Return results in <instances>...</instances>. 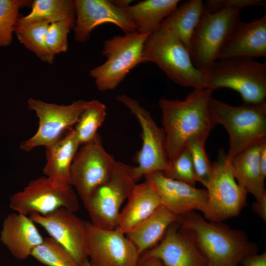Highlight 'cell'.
I'll return each mask as SVG.
<instances>
[{
    "label": "cell",
    "mask_w": 266,
    "mask_h": 266,
    "mask_svg": "<svg viewBox=\"0 0 266 266\" xmlns=\"http://www.w3.org/2000/svg\"><path fill=\"white\" fill-rule=\"evenodd\" d=\"M212 93L206 88L196 89L182 100L159 99L169 163L186 148L189 139L195 137L205 143L217 124L209 106Z\"/></svg>",
    "instance_id": "1"
},
{
    "label": "cell",
    "mask_w": 266,
    "mask_h": 266,
    "mask_svg": "<svg viewBox=\"0 0 266 266\" xmlns=\"http://www.w3.org/2000/svg\"><path fill=\"white\" fill-rule=\"evenodd\" d=\"M178 221L191 233L208 266H239L245 257L257 253L256 246L244 233L221 222L208 221L193 211Z\"/></svg>",
    "instance_id": "2"
},
{
    "label": "cell",
    "mask_w": 266,
    "mask_h": 266,
    "mask_svg": "<svg viewBox=\"0 0 266 266\" xmlns=\"http://www.w3.org/2000/svg\"><path fill=\"white\" fill-rule=\"evenodd\" d=\"M143 63L155 64L179 85L205 88V73L195 66L188 49L169 30L159 27L148 35L142 50Z\"/></svg>",
    "instance_id": "3"
},
{
    "label": "cell",
    "mask_w": 266,
    "mask_h": 266,
    "mask_svg": "<svg viewBox=\"0 0 266 266\" xmlns=\"http://www.w3.org/2000/svg\"><path fill=\"white\" fill-rule=\"evenodd\" d=\"M209 106L217 124H221L228 133L226 156L230 161L244 150L266 140V101L233 106L212 97Z\"/></svg>",
    "instance_id": "4"
},
{
    "label": "cell",
    "mask_w": 266,
    "mask_h": 266,
    "mask_svg": "<svg viewBox=\"0 0 266 266\" xmlns=\"http://www.w3.org/2000/svg\"><path fill=\"white\" fill-rule=\"evenodd\" d=\"M204 73L205 88L232 89L245 103L266 101V63L242 57L219 59Z\"/></svg>",
    "instance_id": "5"
},
{
    "label": "cell",
    "mask_w": 266,
    "mask_h": 266,
    "mask_svg": "<svg viewBox=\"0 0 266 266\" xmlns=\"http://www.w3.org/2000/svg\"><path fill=\"white\" fill-rule=\"evenodd\" d=\"M241 10L222 8L203 11L189 45L192 62L205 73L218 60L219 54L240 20Z\"/></svg>",
    "instance_id": "6"
},
{
    "label": "cell",
    "mask_w": 266,
    "mask_h": 266,
    "mask_svg": "<svg viewBox=\"0 0 266 266\" xmlns=\"http://www.w3.org/2000/svg\"><path fill=\"white\" fill-rule=\"evenodd\" d=\"M149 34L137 31L115 35L104 41L102 55L106 60L89 72L98 90L115 89L141 63L143 46Z\"/></svg>",
    "instance_id": "7"
},
{
    "label": "cell",
    "mask_w": 266,
    "mask_h": 266,
    "mask_svg": "<svg viewBox=\"0 0 266 266\" xmlns=\"http://www.w3.org/2000/svg\"><path fill=\"white\" fill-rule=\"evenodd\" d=\"M133 166L116 161L106 179L90 194L84 205L91 223L104 229H115L121 205L136 184Z\"/></svg>",
    "instance_id": "8"
},
{
    "label": "cell",
    "mask_w": 266,
    "mask_h": 266,
    "mask_svg": "<svg viewBox=\"0 0 266 266\" xmlns=\"http://www.w3.org/2000/svg\"><path fill=\"white\" fill-rule=\"evenodd\" d=\"M212 165L207 192V209L204 215L208 221L221 222L235 217L246 203V191L234 178L231 162L223 152Z\"/></svg>",
    "instance_id": "9"
},
{
    "label": "cell",
    "mask_w": 266,
    "mask_h": 266,
    "mask_svg": "<svg viewBox=\"0 0 266 266\" xmlns=\"http://www.w3.org/2000/svg\"><path fill=\"white\" fill-rule=\"evenodd\" d=\"M116 99L134 115L142 130V145L135 156L137 166H133L135 181L151 172H165L169 160L163 129L157 125L150 113L135 99L126 95H118Z\"/></svg>",
    "instance_id": "10"
},
{
    "label": "cell",
    "mask_w": 266,
    "mask_h": 266,
    "mask_svg": "<svg viewBox=\"0 0 266 266\" xmlns=\"http://www.w3.org/2000/svg\"><path fill=\"white\" fill-rule=\"evenodd\" d=\"M89 100H77L68 105L48 103L30 98L28 106L33 110L39 119L37 131L31 138L22 141V150L29 152L36 147H49L58 141L67 130L76 124L88 106Z\"/></svg>",
    "instance_id": "11"
},
{
    "label": "cell",
    "mask_w": 266,
    "mask_h": 266,
    "mask_svg": "<svg viewBox=\"0 0 266 266\" xmlns=\"http://www.w3.org/2000/svg\"><path fill=\"white\" fill-rule=\"evenodd\" d=\"M9 206L14 212L27 216L45 215L61 208L75 212L79 203L71 186L55 184L43 176L31 181L23 190L11 196Z\"/></svg>",
    "instance_id": "12"
},
{
    "label": "cell",
    "mask_w": 266,
    "mask_h": 266,
    "mask_svg": "<svg viewBox=\"0 0 266 266\" xmlns=\"http://www.w3.org/2000/svg\"><path fill=\"white\" fill-rule=\"evenodd\" d=\"M116 162L104 149L98 133L78 150L71 166V185L74 187L83 203L108 177Z\"/></svg>",
    "instance_id": "13"
},
{
    "label": "cell",
    "mask_w": 266,
    "mask_h": 266,
    "mask_svg": "<svg viewBox=\"0 0 266 266\" xmlns=\"http://www.w3.org/2000/svg\"><path fill=\"white\" fill-rule=\"evenodd\" d=\"M88 259L92 266H137L140 258L132 241L116 229L97 227L86 221Z\"/></svg>",
    "instance_id": "14"
},
{
    "label": "cell",
    "mask_w": 266,
    "mask_h": 266,
    "mask_svg": "<svg viewBox=\"0 0 266 266\" xmlns=\"http://www.w3.org/2000/svg\"><path fill=\"white\" fill-rule=\"evenodd\" d=\"M29 216L65 247L79 266L88 259L86 221L74 212L61 208L47 215L33 213Z\"/></svg>",
    "instance_id": "15"
},
{
    "label": "cell",
    "mask_w": 266,
    "mask_h": 266,
    "mask_svg": "<svg viewBox=\"0 0 266 266\" xmlns=\"http://www.w3.org/2000/svg\"><path fill=\"white\" fill-rule=\"evenodd\" d=\"M74 3L76 18L73 30L77 42H87L93 30L105 23L115 25L124 33L138 31L128 14L110 0H74Z\"/></svg>",
    "instance_id": "16"
},
{
    "label": "cell",
    "mask_w": 266,
    "mask_h": 266,
    "mask_svg": "<svg viewBox=\"0 0 266 266\" xmlns=\"http://www.w3.org/2000/svg\"><path fill=\"white\" fill-rule=\"evenodd\" d=\"M144 177L157 192L161 205L177 217L194 210L205 214L208 200L206 189H197L170 178L160 171L151 172Z\"/></svg>",
    "instance_id": "17"
},
{
    "label": "cell",
    "mask_w": 266,
    "mask_h": 266,
    "mask_svg": "<svg viewBox=\"0 0 266 266\" xmlns=\"http://www.w3.org/2000/svg\"><path fill=\"white\" fill-rule=\"evenodd\" d=\"M177 222L156 245L142 254L158 259L164 266H208L191 233L179 228Z\"/></svg>",
    "instance_id": "18"
},
{
    "label": "cell",
    "mask_w": 266,
    "mask_h": 266,
    "mask_svg": "<svg viewBox=\"0 0 266 266\" xmlns=\"http://www.w3.org/2000/svg\"><path fill=\"white\" fill-rule=\"evenodd\" d=\"M266 57V14L248 22L240 20L221 51L218 60Z\"/></svg>",
    "instance_id": "19"
},
{
    "label": "cell",
    "mask_w": 266,
    "mask_h": 266,
    "mask_svg": "<svg viewBox=\"0 0 266 266\" xmlns=\"http://www.w3.org/2000/svg\"><path fill=\"white\" fill-rule=\"evenodd\" d=\"M35 223L27 215L16 212L4 219L0 232V240L12 255L23 260L43 241Z\"/></svg>",
    "instance_id": "20"
},
{
    "label": "cell",
    "mask_w": 266,
    "mask_h": 266,
    "mask_svg": "<svg viewBox=\"0 0 266 266\" xmlns=\"http://www.w3.org/2000/svg\"><path fill=\"white\" fill-rule=\"evenodd\" d=\"M127 200L118 215L115 228L125 234L162 205L157 192L146 180L135 184Z\"/></svg>",
    "instance_id": "21"
},
{
    "label": "cell",
    "mask_w": 266,
    "mask_h": 266,
    "mask_svg": "<svg viewBox=\"0 0 266 266\" xmlns=\"http://www.w3.org/2000/svg\"><path fill=\"white\" fill-rule=\"evenodd\" d=\"M79 145L73 129H71L55 143L46 147L44 176L55 184L71 186V166Z\"/></svg>",
    "instance_id": "22"
},
{
    "label": "cell",
    "mask_w": 266,
    "mask_h": 266,
    "mask_svg": "<svg viewBox=\"0 0 266 266\" xmlns=\"http://www.w3.org/2000/svg\"><path fill=\"white\" fill-rule=\"evenodd\" d=\"M178 220V217L161 205L150 216L129 231L126 235L141 256L156 245L167 229Z\"/></svg>",
    "instance_id": "23"
},
{
    "label": "cell",
    "mask_w": 266,
    "mask_h": 266,
    "mask_svg": "<svg viewBox=\"0 0 266 266\" xmlns=\"http://www.w3.org/2000/svg\"><path fill=\"white\" fill-rule=\"evenodd\" d=\"M261 143L244 150L231 161L237 182L247 194L253 195L256 200L266 195L265 179L261 174L259 166Z\"/></svg>",
    "instance_id": "24"
},
{
    "label": "cell",
    "mask_w": 266,
    "mask_h": 266,
    "mask_svg": "<svg viewBox=\"0 0 266 266\" xmlns=\"http://www.w3.org/2000/svg\"><path fill=\"white\" fill-rule=\"evenodd\" d=\"M178 0H145L123 9L136 25L138 32L150 33L177 7Z\"/></svg>",
    "instance_id": "25"
},
{
    "label": "cell",
    "mask_w": 266,
    "mask_h": 266,
    "mask_svg": "<svg viewBox=\"0 0 266 266\" xmlns=\"http://www.w3.org/2000/svg\"><path fill=\"white\" fill-rule=\"evenodd\" d=\"M203 11L202 0H190L178 5L161 24V27L170 31L188 49L190 40Z\"/></svg>",
    "instance_id": "26"
},
{
    "label": "cell",
    "mask_w": 266,
    "mask_h": 266,
    "mask_svg": "<svg viewBox=\"0 0 266 266\" xmlns=\"http://www.w3.org/2000/svg\"><path fill=\"white\" fill-rule=\"evenodd\" d=\"M31 7L28 15H20L16 27L40 20L50 24L76 18L74 0H34Z\"/></svg>",
    "instance_id": "27"
},
{
    "label": "cell",
    "mask_w": 266,
    "mask_h": 266,
    "mask_svg": "<svg viewBox=\"0 0 266 266\" xmlns=\"http://www.w3.org/2000/svg\"><path fill=\"white\" fill-rule=\"evenodd\" d=\"M50 23L45 20L34 21L15 28L19 42L34 53L42 62L52 64L55 56L49 50L45 42V34Z\"/></svg>",
    "instance_id": "28"
},
{
    "label": "cell",
    "mask_w": 266,
    "mask_h": 266,
    "mask_svg": "<svg viewBox=\"0 0 266 266\" xmlns=\"http://www.w3.org/2000/svg\"><path fill=\"white\" fill-rule=\"evenodd\" d=\"M106 115V107L104 103L97 100H89L73 129L80 145L88 143L95 138Z\"/></svg>",
    "instance_id": "29"
},
{
    "label": "cell",
    "mask_w": 266,
    "mask_h": 266,
    "mask_svg": "<svg viewBox=\"0 0 266 266\" xmlns=\"http://www.w3.org/2000/svg\"><path fill=\"white\" fill-rule=\"evenodd\" d=\"M31 256L46 266H79L70 253L50 236L44 238Z\"/></svg>",
    "instance_id": "30"
},
{
    "label": "cell",
    "mask_w": 266,
    "mask_h": 266,
    "mask_svg": "<svg viewBox=\"0 0 266 266\" xmlns=\"http://www.w3.org/2000/svg\"><path fill=\"white\" fill-rule=\"evenodd\" d=\"M29 0H0V46L9 45L20 16V9L32 5Z\"/></svg>",
    "instance_id": "31"
},
{
    "label": "cell",
    "mask_w": 266,
    "mask_h": 266,
    "mask_svg": "<svg viewBox=\"0 0 266 266\" xmlns=\"http://www.w3.org/2000/svg\"><path fill=\"white\" fill-rule=\"evenodd\" d=\"M205 143L193 137L188 140L186 147L191 155L197 181L206 187L211 175L212 165L205 150Z\"/></svg>",
    "instance_id": "32"
},
{
    "label": "cell",
    "mask_w": 266,
    "mask_h": 266,
    "mask_svg": "<svg viewBox=\"0 0 266 266\" xmlns=\"http://www.w3.org/2000/svg\"><path fill=\"white\" fill-rule=\"evenodd\" d=\"M75 23V19H69L49 24L45 34V42L53 55L67 51V35L73 29Z\"/></svg>",
    "instance_id": "33"
},
{
    "label": "cell",
    "mask_w": 266,
    "mask_h": 266,
    "mask_svg": "<svg viewBox=\"0 0 266 266\" xmlns=\"http://www.w3.org/2000/svg\"><path fill=\"white\" fill-rule=\"evenodd\" d=\"M166 176L195 186L197 179L189 151L186 147L172 162L166 170L163 172Z\"/></svg>",
    "instance_id": "34"
},
{
    "label": "cell",
    "mask_w": 266,
    "mask_h": 266,
    "mask_svg": "<svg viewBox=\"0 0 266 266\" xmlns=\"http://www.w3.org/2000/svg\"><path fill=\"white\" fill-rule=\"evenodd\" d=\"M265 0H209L203 2L205 10L213 11L222 8H243L255 6H266Z\"/></svg>",
    "instance_id": "35"
},
{
    "label": "cell",
    "mask_w": 266,
    "mask_h": 266,
    "mask_svg": "<svg viewBox=\"0 0 266 266\" xmlns=\"http://www.w3.org/2000/svg\"><path fill=\"white\" fill-rule=\"evenodd\" d=\"M243 266H266V253L249 255L241 262Z\"/></svg>",
    "instance_id": "36"
},
{
    "label": "cell",
    "mask_w": 266,
    "mask_h": 266,
    "mask_svg": "<svg viewBox=\"0 0 266 266\" xmlns=\"http://www.w3.org/2000/svg\"><path fill=\"white\" fill-rule=\"evenodd\" d=\"M252 210L256 213L265 222L266 221V195L261 198L256 200L252 204Z\"/></svg>",
    "instance_id": "37"
},
{
    "label": "cell",
    "mask_w": 266,
    "mask_h": 266,
    "mask_svg": "<svg viewBox=\"0 0 266 266\" xmlns=\"http://www.w3.org/2000/svg\"><path fill=\"white\" fill-rule=\"evenodd\" d=\"M259 166L261 174L265 179L266 177V140L261 143Z\"/></svg>",
    "instance_id": "38"
},
{
    "label": "cell",
    "mask_w": 266,
    "mask_h": 266,
    "mask_svg": "<svg viewBox=\"0 0 266 266\" xmlns=\"http://www.w3.org/2000/svg\"><path fill=\"white\" fill-rule=\"evenodd\" d=\"M137 266H164L157 258L142 254L139 258Z\"/></svg>",
    "instance_id": "39"
},
{
    "label": "cell",
    "mask_w": 266,
    "mask_h": 266,
    "mask_svg": "<svg viewBox=\"0 0 266 266\" xmlns=\"http://www.w3.org/2000/svg\"><path fill=\"white\" fill-rule=\"evenodd\" d=\"M110 1L116 7L121 9H124L128 7L131 5V4L133 2L132 0H113Z\"/></svg>",
    "instance_id": "40"
},
{
    "label": "cell",
    "mask_w": 266,
    "mask_h": 266,
    "mask_svg": "<svg viewBox=\"0 0 266 266\" xmlns=\"http://www.w3.org/2000/svg\"><path fill=\"white\" fill-rule=\"evenodd\" d=\"M80 266H92L88 259H85L81 264Z\"/></svg>",
    "instance_id": "41"
}]
</instances>
